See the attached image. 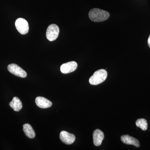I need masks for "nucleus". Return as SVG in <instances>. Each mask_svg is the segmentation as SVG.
<instances>
[{
    "label": "nucleus",
    "instance_id": "f8f14e48",
    "mask_svg": "<svg viewBox=\"0 0 150 150\" xmlns=\"http://www.w3.org/2000/svg\"><path fill=\"white\" fill-rule=\"evenodd\" d=\"M23 131L25 134L30 139L35 138V131L30 124L26 123L23 125Z\"/></svg>",
    "mask_w": 150,
    "mask_h": 150
},
{
    "label": "nucleus",
    "instance_id": "4468645a",
    "mask_svg": "<svg viewBox=\"0 0 150 150\" xmlns=\"http://www.w3.org/2000/svg\"><path fill=\"white\" fill-rule=\"evenodd\" d=\"M148 45H149V46L150 48V35H149V38H148Z\"/></svg>",
    "mask_w": 150,
    "mask_h": 150
},
{
    "label": "nucleus",
    "instance_id": "39448f33",
    "mask_svg": "<svg viewBox=\"0 0 150 150\" xmlns=\"http://www.w3.org/2000/svg\"><path fill=\"white\" fill-rule=\"evenodd\" d=\"M8 70L10 72L19 77L24 78L27 76V73L16 64H12L8 66Z\"/></svg>",
    "mask_w": 150,
    "mask_h": 150
},
{
    "label": "nucleus",
    "instance_id": "f03ea898",
    "mask_svg": "<svg viewBox=\"0 0 150 150\" xmlns=\"http://www.w3.org/2000/svg\"><path fill=\"white\" fill-rule=\"evenodd\" d=\"M108 74L106 70L100 69L96 71L91 77L89 82L92 85H97L102 83L106 80Z\"/></svg>",
    "mask_w": 150,
    "mask_h": 150
},
{
    "label": "nucleus",
    "instance_id": "9d476101",
    "mask_svg": "<svg viewBox=\"0 0 150 150\" xmlns=\"http://www.w3.org/2000/svg\"><path fill=\"white\" fill-rule=\"evenodd\" d=\"M121 140L124 144L127 145H134L137 147L140 146L139 142L134 137H130L129 135H123L121 136Z\"/></svg>",
    "mask_w": 150,
    "mask_h": 150
},
{
    "label": "nucleus",
    "instance_id": "ddd939ff",
    "mask_svg": "<svg viewBox=\"0 0 150 150\" xmlns=\"http://www.w3.org/2000/svg\"><path fill=\"white\" fill-rule=\"evenodd\" d=\"M136 124L137 127L141 128L143 131H146L147 129V121L144 118H140L137 120Z\"/></svg>",
    "mask_w": 150,
    "mask_h": 150
},
{
    "label": "nucleus",
    "instance_id": "1a4fd4ad",
    "mask_svg": "<svg viewBox=\"0 0 150 150\" xmlns=\"http://www.w3.org/2000/svg\"><path fill=\"white\" fill-rule=\"evenodd\" d=\"M35 103L38 107L42 108H47L52 106L51 101L43 97H37L35 100Z\"/></svg>",
    "mask_w": 150,
    "mask_h": 150
},
{
    "label": "nucleus",
    "instance_id": "9b49d317",
    "mask_svg": "<svg viewBox=\"0 0 150 150\" xmlns=\"http://www.w3.org/2000/svg\"><path fill=\"white\" fill-rule=\"evenodd\" d=\"M9 105L15 111H20L23 107L22 103L21 101L17 97H14L13 98L12 101L10 103Z\"/></svg>",
    "mask_w": 150,
    "mask_h": 150
},
{
    "label": "nucleus",
    "instance_id": "7ed1b4c3",
    "mask_svg": "<svg viewBox=\"0 0 150 150\" xmlns=\"http://www.w3.org/2000/svg\"><path fill=\"white\" fill-rule=\"evenodd\" d=\"M59 31L60 30L58 25L55 24L50 25L46 30V38L49 41H54L59 36Z\"/></svg>",
    "mask_w": 150,
    "mask_h": 150
},
{
    "label": "nucleus",
    "instance_id": "f257e3e1",
    "mask_svg": "<svg viewBox=\"0 0 150 150\" xmlns=\"http://www.w3.org/2000/svg\"><path fill=\"white\" fill-rule=\"evenodd\" d=\"M88 16L92 21L100 22L107 20L110 16V14L106 11L95 8L90 11Z\"/></svg>",
    "mask_w": 150,
    "mask_h": 150
},
{
    "label": "nucleus",
    "instance_id": "0eeeda50",
    "mask_svg": "<svg viewBox=\"0 0 150 150\" xmlns=\"http://www.w3.org/2000/svg\"><path fill=\"white\" fill-rule=\"evenodd\" d=\"M60 139L63 143L66 144L70 145L75 142L76 137L74 134L66 131H62L60 133Z\"/></svg>",
    "mask_w": 150,
    "mask_h": 150
},
{
    "label": "nucleus",
    "instance_id": "6e6552de",
    "mask_svg": "<svg viewBox=\"0 0 150 150\" xmlns=\"http://www.w3.org/2000/svg\"><path fill=\"white\" fill-rule=\"evenodd\" d=\"M93 142L94 144L97 146H100L102 144L104 138L103 132L99 129H96L93 133Z\"/></svg>",
    "mask_w": 150,
    "mask_h": 150
},
{
    "label": "nucleus",
    "instance_id": "423d86ee",
    "mask_svg": "<svg viewBox=\"0 0 150 150\" xmlns=\"http://www.w3.org/2000/svg\"><path fill=\"white\" fill-rule=\"evenodd\" d=\"M78 64L76 62H71L63 64L61 66L60 70L63 74H67L73 72L76 69Z\"/></svg>",
    "mask_w": 150,
    "mask_h": 150
},
{
    "label": "nucleus",
    "instance_id": "20e7f679",
    "mask_svg": "<svg viewBox=\"0 0 150 150\" xmlns=\"http://www.w3.org/2000/svg\"><path fill=\"white\" fill-rule=\"evenodd\" d=\"M16 27L18 31L23 35L27 34L29 30V25L28 22L23 18H19L15 22Z\"/></svg>",
    "mask_w": 150,
    "mask_h": 150
}]
</instances>
